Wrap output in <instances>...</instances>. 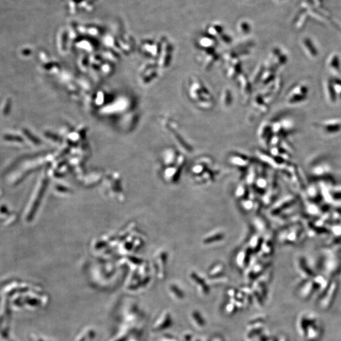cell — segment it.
Instances as JSON below:
<instances>
[{
	"label": "cell",
	"mask_w": 341,
	"mask_h": 341,
	"mask_svg": "<svg viewBox=\"0 0 341 341\" xmlns=\"http://www.w3.org/2000/svg\"><path fill=\"white\" fill-rule=\"evenodd\" d=\"M190 319L194 327L198 328V329H201V328L206 327L205 324H203V323H201L200 321H198L199 320H203V318L202 317V315H201L200 313L196 312V311L191 313Z\"/></svg>",
	"instance_id": "cell-1"
}]
</instances>
